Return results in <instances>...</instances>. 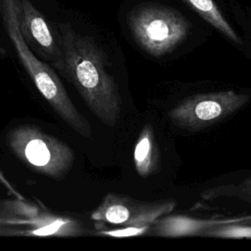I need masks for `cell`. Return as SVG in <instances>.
<instances>
[{
	"mask_svg": "<svg viewBox=\"0 0 251 251\" xmlns=\"http://www.w3.org/2000/svg\"><path fill=\"white\" fill-rule=\"evenodd\" d=\"M19 19L25 40L31 42L63 75L64 61L60 41L56 42L46 20L29 0H19Z\"/></svg>",
	"mask_w": 251,
	"mask_h": 251,
	"instance_id": "7",
	"label": "cell"
},
{
	"mask_svg": "<svg viewBox=\"0 0 251 251\" xmlns=\"http://www.w3.org/2000/svg\"><path fill=\"white\" fill-rule=\"evenodd\" d=\"M192 12L180 0H126L123 19L133 42L153 58L176 51L192 34Z\"/></svg>",
	"mask_w": 251,
	"mask_h": 251,
	"instance_id": "2",
	"label": "cell"
},
{
	"mask_svg": "<svg viewBox=\"0 0 251 251\" xmlns=\"http://www.w3.org/2000/svg\"><path fill=\"white\" fill-rule=\"evenodd\" d=\"M249 100V94L233 90L199 93L184 98L173 107L169 119L179 128L200 130L232 115Z\"/></svg>",
	"mask_w": 251,
	"mask_h": 251,
	"instance_id": "5",
	"label": "cell"
},
{
	"mask_svg": "<svg viewBox=\"0 0 251 251\" xmlns=\"http://www.w3.org/2000/svg\"><path fill=\"white\" fill-rule=\"evenodd\" d=\"M159 152L154 129L151 125H145L139 132L133 150V163L141 177L155 174L158 168Z\"/></svg>",
	"mask_w": 251,
	"mask_h": 251,
	"instance_id": "10",
	"label": "cell"
},
{
	"mask_svg": "<svg viewBox=\"0 0 251 251\" xmlns=\"http://www.w3.org/2000/svg\"><path fill=\"white\" fill-rule=\"evenodd\" d=\"M205 200L218 198H232L251 204V176L243 178L240 182L227 183L207 189L202 193Z\"/></svg>",
	"mask_w": 251,
	"mask_h": 251,
	"instance_id": "11",
	"label": "cell"
},
{
	"mask_svg": "<svg viewBox=\"0 0 251 251\" xmlns=\"http://www.w3.org/2000/svg\"><path fill=\"white\" fill-rule=\"evenodd\" d=\"M63 53V75L71 81L89 110L107 126H116L122 98L115 77L108 72V58L96 40L70 24L58 25Z\"/></svg>",
	"mask_w": 251,
	"mask_h": 251,
	"instance_id": "1",
	"label": "cell"
},
{
	"mask_svg": "<svg viewBox=\"0 0 251 251\" xmlns=\"http://www.w3.org/2000/svg\"><path fill=\"white\" fill-rule=\"evenodd\" d=\"M0 224H25V221H21L17 218H13V217H5V216H1L0 215Z\"/></svg>",
	"mask_w": 251,
	"mask_h": 251,
	"instance_id": "15",
	"label": "cell"
},
{
	"mask_svg": "<svg viewBox=\"0 0 251 251\" xmlns=\"http://www.w3.org/2000/svg\"><path fill=\"white\" fill-rule=\"evenodd\" d=\"M6 142L25 166L52 178L64 177L75 161V153L67 143L34 126L13 127L6 135Z\"/></svg>",
	"mask_w": 251,
	"mask_h": 251,
	"instance_id": "4",
	"label": "cell"
},
{
	"mask_svg": "<svg viewBox=\"0 0 251 251\" xmlns=\"http://www.w3.org/2000/svg\"><path fill=\"white\" fill-rule=\"evenodd\" d=\"M204 236L227 239H251V224H231L213 228Z\"/></svg>",
	"mask_w": 251,
	"mask_h": 251,
	"instance_id": "12",
	"label": "cell"
},
{
	"mask_svg": "<svg viewBox=\"0 0 251 251\" xmlns=\"http://www.w3.org/2000/svg\"><path fill=\"white\" fill-rule=\"evenodd\" d=\"M0 9L7 34L39 93L69 126L83 137H90L89 123L75 108L56 73L36 58L25 40L20 27L19 0H0Z\"/></svg>",
	"mask_w": 251,
	"mask_h": 251,
	"instance_id": "3",
	"label": "cell"
},
{
	"mask_svg": "<svg viewBox=\"0 0 251 251\" xmlns=\"http://www.w3.org/2000/svg\"><path fill=\"white\" fill-rule=\"evenodd\" d=\"M204 23L212 26L231 43L242 46L243 40L231 24L227 0H180Z\"/></svg>",
	"mask_w": 251,
	"mask_h": 251,
	"instance_id": "9",
	"label": "cell"
},
{
	"mask_svg": "<svg viewBox=\"0 0 251 251\" xmlns=\"http://www.w3.org/2000/svg\"><path fill=\"white\" fill-rule=\"evenodd\" d=\"M176 206L174 199L136 200L126 195L108 193L91 214L96 224L148 228L159 218L169 215Z\"/></svg>",
	"mask_w": 251,
	"mask_h": 251,
	"instance_id": "6",
	"label": "cell"
},
{
	"mask_svg": "<svg viewBox=\"0 0 251 251\" xmlns=\"http://www.w3.org/2000/svg\"><path fill=\"white\" fill-rule=\"evenodd\" d=\"M148 231V228L145 227H132V226H124L120 229H112V230H104L101 231V234L109 235V236H116V237H123V236H133L139 235L144 232Z\"/></svg>",
	"mask_w": 251,
	"mask_h": 251,
	"instance_id": "14",
	"label": "cell"
},
{
	"mask_svg": "<svg viewBox=\"0 0 251 251\" xmlns=\"http://www.w3.org/2000/svg\"><path fill=\"white\" fill-rule=\"evenodd\" d=\"M232 18L242 26L247 27L251 34V6L243 5L239 0H227Z\"/></svg>",
	"mask_w": 251,
	"mask_h": 251,
	"instance_id": "13",
	"label": "cell"
},
{
	"mask_svg": "<svg viewBox=\"0 0 251 251\" xmlns=\"http://www.w3.org/2000/svg\"><path fill=\"white\" fill-rule=\"evenodd\" d=\"M231 224H251V215L208 220L184 215H166L151 225L147 232L162 237L204 236L205 232L213 228Z\"/></svg>",
	"mask_w": 251,
	"mask_h": 251,
	"instance_id": "8",
	"label": "cell"
}]
</instances>
